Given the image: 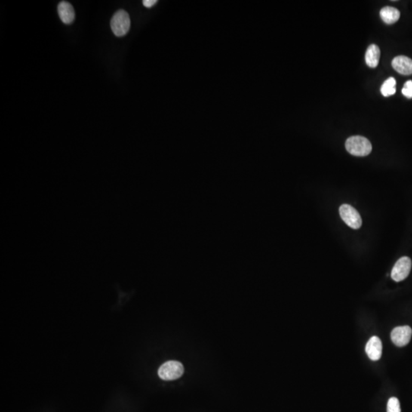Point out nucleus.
Segmentation results:
<instances>
[{
  "instance_id": "obj_1",
  "label": "nucleus",
  "mask_w": 412,
  "mask_h": 412,
  "mask_svg": "<svg viewBox=\"0 0 412 412\" xmlns=\"http://www.w3.org/2000/svg\"><path fill=\"white\" fill-rule=\"evenodd\" d=\"M347 151L356 157H365L371 153L373 147L370 141L363 136H353L346 141Z\"/></svg>"
},
{
  "instance_id": "obj_2",
  "label": "nucleus",
  "mask_w": 412,
  "mask_h": 412,
  "mask_svg": "<svg viewBox=\"0 0 412 412\" xmlns=\"http://www.w3.org/2000/svg\"><path fill=\"white\" fill-rule=\"evenodd\" d=\"M131 26V19L127 12L119 10L112 16L111 29L117 37H122L128 32Z\"/></svg>"
},
{
  "instance_id": "obj_3",
  "label": "nucleus",
  "mask_w": 412,
  "mask_h": 412,
  "mask_svg": "<svg viewBox=\"0 0 412 412\" xmlns=\"http://www.w3.org/2000/svg\"><path fill=\"white\" fill-rule=\"evenodd\" d=\"M184 373L183 364L176 360H170L164 363L158 370V375L163 380L172 381L179 379Z\"/></svg>"
},
{
  "instance_id": "obj_4",
  "label": "nucleus",
  "mask_w": 412,
  "mask_h": 412,
  "mask_svg": "<svg viewBox=\"0 0 412 412\" xmlns=\"http://www.w3.org/2000/svg\"><path fill=\"white\" fill-rule=\"evenodd\" d=\"M340 217L342 220L353 229H359L362 225V219L358 212L348 204H344L339 209Z\"/></svg>"
},
{
  "instance_id": "obj_5",
  "label": "nucleus",
  "mask_w": 412,
  "mask_h": 412,
  "mask_svg": "<svg viewBox=\"0 0 412 412\" xmlns=\"http://www.w3.org/2000/svg\"><path fill=\"white\" fill-rule=\"evenodd\" d=\"M411 260L408 256H402L394 265L391 272V277L395 282L405 280L411 269Z\"/></svg>"
},
{
  "instance_id": "obj_6",
  "label": "nucleus",
  "mask_w": 412,
  "mask_h": 412,
  "mask_svg": "<svg viewBox=\"0 0 412 412\" xmlns=\"http://www.w3.org/2000/svg\"><path fill=\"white\" fill-rule=\"evenodd\" d=\"M412 330L409 326L395 327L391 333V339L397 347L406 346L411 338Z\"/></svg>"
},
{
  "instance_id": "obj_7",
  "label": "nucleus",
  "mask_w": 412,
  "mask_h": 412,
  "mask_svg": "<svg viewBox=\"0 0 412 412\" xmlns=\"http://www.w3.org/2000/svg\"><path fill=\"white\" fill-rule=\"evenodd\" d=\"M365 350L370 360L373 361L379 360L382 354V341L379 337L373 336L367 342Z\"/></svg>"
},
{
  "instance_id": "obj_8",
  "label": "nucleus",
  "mask_w": 412,
  "mask_h": 412,
  "mask_svg": "<svg viewBox=\"0 0 412 412\" xmlns=\"http://www.w3.org/2000/svg\"><path fill=\"white\" fill-rule=\"evenodd\" d=\"M392 67L395 71L404 76L412 74V60L405 56H398L392 62Z\"/></svg>"
},
{
  "instance_id": "obj_9",
  "label": "nucleus",
  "mask_w": 412,
  "mask_h": 412,
  "mask_svg": "<svg viewBox=\"0 0 412 412\" xmlns=\"http://www.w3.org/2000/svg\"><path fill=\"white\" fill-rule=\"evenodd\" d=\"M57 12H58L60 19L66 25L73 23L75 19V12H74V7L70 3L66 2V1H62L59 4L57 7Z\"/></svg>"
},
{
  "instance_id": "obj_10",
  "label": "nucleus",
  "mask_w": 412,
  "mask_h": 412,
  "mask_svg": "<svg viewBox=\"0 0 412 412\" xmlns=\"http://www.w3.org/2000/svg\"><path fill=\"white\" fill-rule=\"evenodd\" d=\"M380 58V49L376 44H371L366 52V63L370 67L375 68L378 66Z\"/></svg>"
},
{
  "instance_id": "obj_11",
  "label": "nucleus",
  "mask_w": 412,
  "mask_h": 412,
  "mask_svg": "<svg viewBox=\"0 0 412 412\" xmlns=\"http://www.w3.org/2000/svg\"><path fill=\"white\" fill-rule=\"evenodd\" d=\"M380 16L385 23L391 25L398 22L400 18V12L394 7H385L381 10Z\"/></svg>"
},
{
  "instance_id": "obj_12",
  "label": "nucleus",
  "mask_w": 412,
  "mask_h": 412,
  "mask_svg": "<svg viewBox=\"0 0 412 412\" xmlns=\"http://www.w3.org/2000/svg\"><path fill=\"white\" fill-rule=\"evenodd\" d=\"M396 81L393 77H389V79L386 80L381 87L380 91L382 96L385 97L392 96L396 93Z\"/></svg>"
},
{
  "instance_id": "obj_13",
  "label": "nucleus",
  "mask_w": 412,
  "mask_h": 412,
  "mask_svg": "<svg viewBox=\"0 0 412 412\" xmlns=\"http://www.w3.org/2000/svg\"><path fill=\"white\" fill-rule=\"evenodd\" d=\"M387 412H401L400 402L395 397L389 398L387 404Z\"/></svg>"
},
{
  "instance_id": "obj_14",
  "label": "nucleus",
  "mask_w": 412,
  "mask_h": 412,
  "mask_svg": "<svg viewBox=\"0 0 412 412\" xmlns=\"http://www.w3.org/2000/svg\"><path fill=\"white\" fill-rule=\"evenodd\" d=\"M401 93L405 97L412 99V81H408L404 84Z\"/></svg>"
},
{
  "instance_id": "obj_15",
  "label": "nucleus",
  "mask_w": 412,
  "mask_h": 412,
  "mask_svg": "<svg viewBox=\"0 0 412 412\" xmlns=\"http://www.w3.org/2000/svg\"><path fill=\"white\" fill-rule=\"evenodd\" d=\"M157 3H158L157 0H145V1H143V5L145 6L146 8H151V7H154Z\"/></svg>"
}]
</instances>
